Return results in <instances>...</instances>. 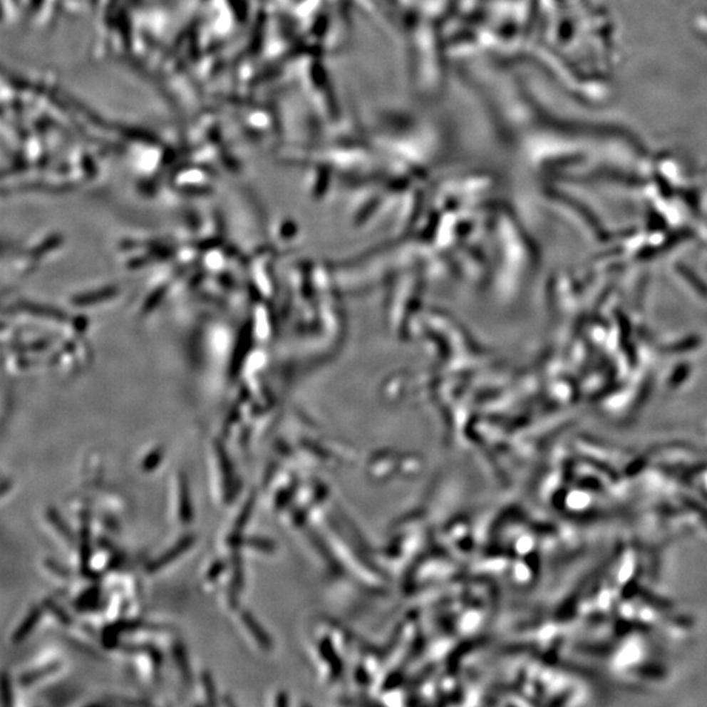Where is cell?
Segmentation results:
<instances>
[{
  "label": "cell",
  "instance_id": "4fadbf2b",
  "mask_svg": "<svg viewBox=\"0 0 707 707\" xmlns=\"http://www.w3.org/2000/svg\"><path fill=\"white\" fill-rule=\"evenodd\" d=\"M201 681L210 705H217V688H215V681H214V677L211 675V672L203 671L201 675Z\"/></svg>",
  "mask_w": 707,
  "mask_h": 707
},
{
  "label": "cell",
  "instance_id": "30bf717a",
  "mask_svg": "<svg viewBox=\"0 0 707 707\" xmlns=\"http://www.w3.org/2000/svg\"><path fill=\"white\" fill-rule=\"evenodd\" d=\"M89 559H91V536H89L88 520L83 522L81 532V570L84 575H88Z\"/></svg>",
  "mask_w": 707,
  "mask_h": 707
},
{
  "label": "cell",
  "instance_id": "9c48e42d",
  "mask_svg": "<svg viewBox=\"0 0 707 707\" xmlns=\"http://www.w3.org/2000/svg\"><path fill=\"white\" fill-rule=\"evenodd\" d=\"M240 617H242V622L245 627L249 630L250 634L254 636V639L257 641L258 644L261 647H267L269 646V638L266 635L264 629L259 626V624L257 622V619L253 617V614L248 611H242L240 613Z\"/></svg>",
  "mask_w": 707,
  "mask_h": 707
},
{
  "label": "cell",
  "instance_id": "7c38bea8",
  "mask_svg": "<svg viewBox=\"0 0 707 707\" xmlns=\"http://www.w3.org/2000/svg\"><path fill=\"white\" fill-rule=\"evenodd\" d=\"M254 503H256V492H250L249 498L247 499L242 511L236 517V522H234V530L236 532H242L244 527L247 525V522H249L250 515L254 508Z\"/></svg>",
  "mask_w": 707,
  "mask_h": 707
},
{
  "label": "cell",
  "instance_id": "8992f818",
  "mask_svg": "<svg viewBox=\"0 0 707 707\" xmlns=\"http://www.w3.org/2000/svg\"><path fill=\"white\" fill-rule=\"evenodd\" d=\"M173 659L176 661L177 668H178L180 674L182 676V680L187 685H190L192 681H193V676H192L190 661H189V656H187V652H186L184 643L176 642L173 644Z\"/></svg>",
  "mask_w": 707,
  "mask_h": 707
},
{
  "label": "cell",
  "instance_id": "8fae6325",
  "mask_svg": "<svg viewBox=\"0 0 707 707\" xmlns=\"http://www.w3.org/2000/svg\"><path fill=\"white\" fill-rule=\"evenodd\" d=\"M98 602H100V588L98 587H92L87 589L83 595L76 600V608L81 609V611H92V609H96L97 605H98Z\"/></svg>",
  "mask_w": 707,
  "mask_h": 707
},
{
  "label": "cell",
  "instance_id": "9a60e30c",
  "mask_svg": "<svg viewBox=\"0 0 707 707\" xmlns=\"http://www.w3.org/2000/svg\"><path fill=\"white\" fill-rule=\"evenodd\" d=\"M1 702L4 706H12L14 703V693H12V683L9 680V675L4 672L1 675Z\"/></svg>",
  "mask_w": 707,
  "mask_h": 707
},
{
  "label": "cell",
  "instance_id": "5b68a950",
  "mask_svg": "<svg viewBox=\"0 0 707 707\" xmlns=\"http://www.w3.org/2000/svg\"><path fill=\"white\" fill-rule=\"evenodd\" d=\"M41 614H42V611H41L40 607H34V608H32L29 611V613L26 614V617L23 619V622L19 625V627L15 630V633L12 635V638H11V641H12L14 644H19V643L23 642V641H25L29 636V634L34 630V627L37 626V624H38V621L41 619Z\"/></svg>",
  "mask_w": 707,
  "mask_h": 707
},
{
  "label": "cell",
  "instance_id": "277c9868",
  "mask_svg": "<svg viewBox=\"0 0 707 707\" xmlns=\"http://www.w3.org/2000/svg\"><path fill=\"white\" fill-rule=\"evenodd\" d=\"M232 582L228 591V603L231 608H236L239 604V596L242 594V587H244V566H242V557L237 549L233 552L232 554Z\"/></svg>",
  "mask_w": 707,
  "mask_h": 707
},
{
  "label": "cell",
  "instance_id": "52a82bcc",
  "mask_svg": "<svg viewBox=\"0 0 707 707\" xmlns=\"http://www.w3.org/2000/svg\"><path fill=\"white\" fill-rule=\"evenodd\" d=\"M58 668H59V663L54 661V663H50L48 666H45V667L36 668V669H32V671H28V672H25V674L20 676L19 683H20V685H23L24 688H28V686H31L33 683H38L42 678H45V677H48L51 674H54L56 671H58Z\"/></svg>",
  "mask_w": 707,
  "mask_h": 707
},
{
  "label": "cell",
  "instance_id": "d6986e66",
  "mask_svg": "<svg viewBox=\"0 0 707 707\" xmlns=\"http://www.w3.org/2000/svg\"><path fill=\"white\" fill-rule=\"evenodd\" d=\"M11 486H12V481L4 477V478H3V481H1V495H6V494H7V491L11 489Z\"/></svg>",
  "mask_w": 707,
  "mask_h": 707
},
{
  "label": "cell",
  "instance_id": "5bb4252c",
  "mask_svg": "<svg viewBox=\"0 0 707 707\" xmlns=\"http://www.w3.org/2000/svg\"><path fill=\"white\" fill-rule=\"evenodd\" d=\"M43 605H45V608H46L48 611H51V614H54V617H56V619H58L61 624H63V625H70V624H71V617L66 613L63 608H61L58 604H56V602H53V600L48 599V600H45V602H43Z\"/></svg>",
  "mask_w": 707,
  "mask_h": 707
},
{
  "label": "cell",
  "instance_id": "e0dca14e",
  "mask_svg": "<svg viewBox=\"0 0 707 707\" xmlns=\"http://www.w3.org/2000/svg\"><path fill=\"white\" fill-rule=\"evenodd\" d=\"M45 566H46L48 570L51 571L53 574H56V577H59V578H68V577L71 575V572H70V570H68L67 567H65V566H63V564H61V563L56 562L54 559H50V558L46 559V561H45Z\"/></svg>",
  "mask_w": 707,
  "mask_h": 707
},
{
  "label": "cell",
  "instance_id": "6da1fadb",
  "mask_svg": "<svg viewBox=\"0 0 707 707\" xmlns=\"http://www.w3.org/2000/svg\"><path fill=\"white\" fill-rule=\"evenodd\" d=\"M215 450H217V461H219V465H220V472L223 475L225 502V503H232L234 498H236V495H237V492L240 490V482L236 480L232 460L228 456V453L225 450L223 444L217 443Z\"/></svg>",
  "mask_w": 707,
  "mask_h": 707
},
{
  "label": "cell",
  "instance_id": "7a4b0ae2",
  "mask_svg": "<svg viewBox=\"0 0 707 707\" xmlns=\"http://www.w3.org/2000/svg\"><path fill=\"white\" fill-rule=\"evenodd\" d=\"M195 536L194 535H186L182 539L180 540L178 542H176L173 547H170L169 550H167L165 553H162L160 557H158L156 559H153L151 562L148 563L145 566V571L148 574H155L158 571H160L161 569H164L165 566H168L170 563L173 562L175 559H177L178 557L184 554L185 552H187L190 547H193L194 542H195Z\"/></svg>",
  "mask_w": 707,
  "mask_h": 707
},
{
  "label": "cell",
  "instance_id": "ba28073f",
  "mask_svg": "<svg viewBox=\"0 0 707 707\" xmlns=\"http://www.w3.org/2000/svg\"><path fill=\"white\" fill-rule=\"evenodd\" d=\"M46 517H48V522L56 528V532L66 539V541L68 544H73L75 541V535L73 533V530L70 528V525L63 520V517L61 516V514L58 512V510L54 508V507H48V511H46Z\"/></svg>",
  "mask_w": 707,
  "mask_h": 707
},
{
  "label": "cell",
  "instance_id": "2e32d148",
  "mask_svg": "<svg viewBox=\"0 0 707 707\" xmlns=\"http://www.w3.org/2000/svg\"><path fill=\"white\" fill-rule=\"evenodd\" d=\"M162 456H164V452L161 448H158V450H153L147 458H145V461L142 463V469L145 472H153L155 470L158 466L160 465L161 460H162Z\"/></svg>",
  "mask_w": 707,
  "mask_h": 707
},
{
  "label": "cell",
  "instance_id": "ac0fdd59",
  "mask_svg": "<svg viewBox=\"0 0 707 707\" xmlns=\"http://www.w3.org/2000/svg\"><path fill=\"white\" fill-rule=\"evenodd\" d=\"M225 567L227 564L223 559H217V562L212 563L207 572V580H215L217 577H220L225 572Z\"/></svg>",
  "mask_w": 707,
  "mask_h": 707
},
{
  "label": "cell",
  "instance_id": "3957f363",
  "mask_svg": "<svg viewBox=\"0 0 707 707\" xmlns=\"http://www.w3.org/2000/svg\"><path fill=\"white\" fill-rule=\"evenodd\" d=\"M178 514L184 524L193 522V505L190 495V485L185 473L178 475Z\"/></svg>",
  "mask_w": 707,
  "mask_h": 707
}]
</instances>
